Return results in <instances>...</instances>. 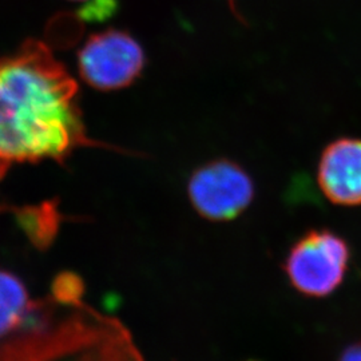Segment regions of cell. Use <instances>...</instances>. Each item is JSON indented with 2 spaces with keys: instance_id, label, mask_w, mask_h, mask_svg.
Wrapping results in <instances>:
<instances>
[{
  "instance_id": "1",
  "label": "cell",
  "mask_w": 361,
  "mask_h": 361,
  "mask_svg": "<svg viewBox=\"0 0 361 361\" xmlns=\"http://www.w3.org/2000/svg\"><path fill=\"white\" fill-rule=\"evenodd\" d=\"M95 145L77 82L49 46L28 39L0 58V180L13 165L63 162L79 147Z\"/></svg>"
},
{
  "instance_id": "2",
  "label": "cell",
  "mask_w": 361,
  "mask_h": 361,
  "mask_svg": "<svg viewBox=\"0 0 361 361\" xmlns=\"http://www.w3.org/2000/svg\"><path fill=\"white\" fill-rule=\"evenodd\" d=\"M0 361H145L126 324L82 302L46 300L37 320L0 340Z\"/></svg>"
},
{
  "instance_id": "3",
  "label": "cell",
  "mask_w": 361,
  "mask_h": 361,
  "mask_svg": "<svg viewBox=\"0 0 361 361\" xmlns=\"http://www.w3.org/2000/svg\"><path fill=\"white\" fill-rule=\"evenodd\" d=\"M350 258V246L344 237L328 228H314L290 246L283 271L300 295L324 298L344 283Z\"/></svg>"
},
{
  "instance_id": "4",
  "label": "cell",
  "mask_w": 361,
  "mask_h": 361,
  "mask_svg": "<svg viewBox=\"0 0 361 361\" xmlns=\"http://www.w3.org/2000/svg\"><path fill=\"white\" fill-rule=\"evenodd\" d=\"M188 194L194 210L202 219L228 222L240 217L256 197L252 176L232 159H213L195 169Z\"/></svg>"
},
{
  "instance_id": "5",
  "label": "cell",
  "mask_w": 361,
  "mask_h": 361,
  "mask_svg": "<svg viewBox=\"0 0 361 361\" xmlns=\"http://www.w3.org/2000/svg\"><path fill=\"white\" fill-rule=\"evenodd\" d=\"M146 55L129 32L109 28L94 34L78 52V71L92 89L114 91L129 87L141 77Z\"/></svg>"
},
{
  "instance_id": "6",
  "label": "cell",
  "mask_w": 361,
  "mask_h": 361,
  "mask_svg": "<svg viewBox=\"0 0 361 361\" xmlns=\"http://www.w3.org/2000/svg\"><path fill=\"white\" fill-rule=\"evenodd\" d=\"M317 185L336 207H361V138L340 137L324 147Z\"/></svg>"
},
{
  "instance_id": "7",
  "label": "cell",
  "mask_w": 361,
  "mask_h": 361,
  "mask_svg": "<svg viewBox=\"0 0 361 361\" xmlns=\"http://www.w3.org/2000/svg\"><path fill=\"white\" fill-rule=\"evenodd\" d=\"M38 307L18 274L0 269V340L32 323Z\"/></svg>"
},
{
  "instance_id": "8",
  "label": "cell",
  "mask_w": 361,
  "mask_h": 361,
  "mask_svg": "<svg viewBox=\"0 0 361 361\" xmlns=\"http://www.w3.org/2000/svg\"><path fill=\"white\" fill-rule=\"evenodd\" d=\"M19 217L22 228L26 231L34 245L40 249L50 246L59 226L61 216L58 214L56 207H52L51 204L30 207L19 214Z\"/></svg>"
},
{
  "instance_id": "9",
  "label": "cell",
  "mask_w": 361,
  "mask_h": 361,
  "mask_svg": "<svg viewBox=\"0 0 361 361\" xmlns=\"http://www.w3.org/2000/svg\"><path fill=\"white\" fill-rule=\"evenodd\" d=\"M85 292L83 279L74 271H61L52 280L51 300L59 307L70 308L82 304Z\"/></svg>"
},
{
  "instance_id": "10",
  "label": "cell",
  "mask_w": 361,
  "mask_h": 361,
  "mask_svg": "<svg viewBox=\"0 0 361 361\" xmlns=\"http://www.w3.org/2000/svg\"><path fill=\"white\" fill-rule=\"evenodd\" d=\"M338 361H361V343H356L344 349Z\"/></svg>"
},
{
  "instance_id": "11",
  "label": "cell",
  "mask_w": 361,
  "mask_h": 361,
  "mask_svg": "<svg viewBox=\"0 0 361 361\" xmlns=\"http://www.w3.org/2000/svg\"><path fill=\"white\" fill-rule=\"evenodd\" d=\"M70 1H79V3H83V1H87V3H90L91 0H70Z\"/></svg>"
},
{
  "instance_id": "12",
  "label": "cell",
  "mask_w": 361,
  "mask_h": 361,
  "mask_svg": "<svg viewBox=\"0 0 361 361\" xmlns=\"http://www.w3.org/2000/svg\"><path fill=\"white\" fill-rule=\"evenodd\" d=\"M247 361H257V360H247Z\"/></svg>"
}]
</instances>
